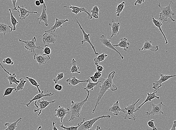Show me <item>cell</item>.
Listing matches in <instances>:
<instances>
[{
    "mask_svg": "<svg viewBox=\"0 0 176 130\" xmlns=\"http://www.w3.org/2000/svg\"><path fill=\"white\" fill-rule=\"evenodd\" d=\"M86 91L87 92V95L86 98L84 100L81 102H74V101H71L70 108L71 117L70 119L69 120V121H71L75 118H77L79 120H81L80 116L84 104L88 100L90 95L89 91Z\"/></svg>",
    "mask_w": 176,
    "mask_h": 130,
    "instance_id": "7a4b0ae2",
    "label": "cell"
},
{
    "mask_svg": "<svg viewBox=\"0 0 176 130\" xmlns=\"http://www.w3.org/2000/svg\"><path fill=\"white\" fill-rule=\"evenodd\" d=\"M96 66L97 71L102 72V71L104 70V67H102V66H101V65L98 64L96 65Z\"/></svg>",
    "mask_w": 176,
    "mask_h": 130,
    "instance_id": "7dc6e473",
    "label": "cell"
},
{
    "mask_svg": "<svg viewBox=\"0 0 176 130\" xmlns=\"http://www.w3.org/2000/svg\"><path fill=\"white\" fill-rule=\"evenodd\" d=\"M152 22H153L154 25L155 27H156L160 31L162 35H163V37H164L165 40V43L164 44L165 45H166V44H168V41H167V38H166L165 36V35L164 33H163L162 29V23H161V22L160 20H156V19L154 18L153 16H152Z\"/></svg>",
    "mask_w": 176,
    "mask_h": 130,
    "instance_id": "d4e9b609",
    "label": "cell"
},
{
    "mask_svg": "<svg viewBox=\"0 0 176 130\" xmlns=\"http://www.w3.org/2000/svg\"><path fill=\"white\" fill-rule=\"evenodd\" d=\"M56 123L55 122H52V125H53V130H59L57 128V127L56 126Z\"/></svg>",
    "mask_w": 176,
    "mask_h": 130,
    "instance_id": "816d5d0a",
    "label": "cell"
},
{
    "mask_svg": "<svg viewBox=\"0 0 176 130\" xmlns=\"http://www.w3.org/2000/svg\"><path fill=\"white\" fill-rule=\"evenodd\" d=\"M54 88L56 90L60 92L63 89V87H62V85H60V84H56L54 86Z\"/></svg>",
    "mask_w": 176,
    "mask_h": 130,
    "instance_id": "ee69618b",
    "label": "cell"
},
{
    "mask_svg": "<svg viewBox=\"0 0 176 130\" xmlns=\"http://www.w3.org/2000/svg\"><path fill=\"white\" fill-rule=\"evenodd\" d=\"M108 56V55L105 53H102L101 54L98 55L97 57L94 59V64L95 66L99 64L101 62L104 61Z\"/></svg>",
    "mask_w": 176,
    "mask_h": 130,
    "instance_id": "4dcf8cb0",
    "label": "cell"
},
{
    "mask_svg": "<svg viewBox=\"0 0 176 130\" xmlns=\"http://www.w3.org/2000/svg\"><path fill=\"white\" fill-rule=\"evenodd\" d=\"M20 82L18 84L17 86L16 87V89L14 90L16 92H19V91H21L23 89L25 86V85L27 82V81L25 80L23 78H20Z\"/></svg>",
    "mask_w": 176,
    "mask_h": 130,
    "instance_id": "74e56055",
    "label": "cell"
},
{
    "mask_svg": "<svg viewBox=\"0 0 176 130\" xmlns=\"http://www.w3.org/2000/svg\"><path fill=\"white\" fill-rule=\"evenodd\" d=\"M35 3V5L37 6H40V5H41V4H40L39 1L38 0H36Z\"/></svg>",
    "mask_w": 176,
    "mask_h": 130,
    "instance_id": "db71d44e",
    "label": "cell"
},
{
    "mask_svg": "<svg viewBox=\"0 0 176 130\" xmlns=\"http://www.w3.org/2000/svg\"><path fill=\"white\" fill-rule=\"evenodd\" d=\"M8 11L10 12L11 23H12V26H13V27H12L13 31H15L16 30V26L17 25L19 24V22L17 21L16 18L14 16L13 13L12 12L11 9L9 8L8 9Z\"/></svg>",
    "mask_w": 176,
    "mask_h": 130,
    "instance_id": "d6a6232c",
    "label": "cell"
},
{
    "mask_svg": "<svg viewBox=\"0 0 176 130\" xmlns=\"http://www.w3.org/2000/svg\"><path fill=\"white\" fill-rule=\"evenodd\" d=\"M85 121V119L83 118L82 121L79 123L78 125L77 126H71L70 127H66L63 126V124H61V125H59V127L61 128L62 129L64 130H78L79 127L80 126V125L83 124V123Z\"/></svg>",
    "mask_w": 176,
    "mask_h": 130,
    "instance_id": "1f68e13d",
    "label": "cell"
},
{
    "mask_svg": "<svg viewBox=\"0 0 176 130\" xmlns=\"http://www.w3.org/2000/svg\"><path fill=\"white\" fill-rule=\"evenodd\" d=\"M17 0H12V5L13 6V10L17 11L19 13V11H18L17 8H16V5Z\"/></svg>",
    "mask_w": 176,
    "mask_h": 130,
    "instance_id": "bcb514c9",
    "label": "cell"
},
{
    "mask_svg": "<svg viewBox=\"0 0 176 130\" xmlns=\"http://www.w3.org/2000/svg\"><path fill=\"white\" fill-rule=\"evenodd\" d=\"M16 73H13L10 75L6 76L7 79L9 81V85H12V84L14 83L16 85H18L20 82V79L17 80L16 79Z\"/></svg>",
    "mask_w": 176,
    "mask_h": 130,
    "instance_id": "f1b7e54d",
    "label": "cell"
},
{
    "mask_svg": "<svg viewBox=\"0 0 176 130\" xmlns=\"http://www.w3.org/2000/svg\"><path fill=\"white\" fill-rule=\"evenodd\" d=\"M18 9L19 10V13L20 14L19 15V19L21 20H23L25 19L26 18L28 17L30 13L33 14H38V12H30L27 10L25 8V7L24 5H22V6H18Z\"/></svg>",
    "mask_w": 176,
    "mask_h": 130,
    "instance_id": "e0dca14e",
    "label": "cell"
},
{
    "mask_svg": "<svg viewBox=\"0 0 176 130\" xmlns=\"http://www.w3.org/2000/svg\"><path fill=\"white\" fill-rule=\"evenodd\" d=\"M109 25L112 28L111 35L109 39L110 40L115 36L120 34L119 30L120 24L119 22H116L114 19H112V23H109Z\"/></svg>",
    "mask_w": 176,
    "mask_h": 130,
    "instance_id": "d6986e66",
    "label": "cell"
},
{
    "mask_svg": "<svg viewBox=\"0 0 176 130\" xmlns=\"http://www.w3.org/2000/svg\"><path fill=\"white\" fill-rule=\"evenodd\" d=\"M101 130V129L100 127V126H97V128L95 130ZM91 130H92V129H91Z\"/></svg>",
    "mask_w": 176,
    "mask_h": 130,
    "instance_id": "9f6ffc18",
    "label": "cell"
},
{
    "mask_svg": "<svg viewBox=\"0 0 176 130\" xmlns=\"http://www.w3.org/2000/svg\"><path fill=\"white\" fill-rule=\"evenodd\" d=\"M43 52L44 54L49 56L52 53V50L48 45H45L43 47Z\"/></svg>",
    "mask_w": 176,
    "mask_h": 130,
    "instance_id": "60d3db41",
    "label": "cell"
},
{
    "mask_svg": "<svg viewBox=\"0 0 176 130\" xmlns=\"http://www.w3.org/2000/svg\"><path fill=\"white\" fill-rule=\"evenodd\" d=\"M69 21V19H59L56 18L55 22L54 25L51 27L50 29L48 31H45V32L55 33L57 29L62 28V25L64 23Z\"/></svg>",
    "mask_w": 176,
    "mask_h": 130,
    "instance_id": "ffe728a7",
    "label": "cell"
},
{
    "mask_svg": "<svg viewBox=\"0 0 176 130\" xmlns=\"http://www.w3.org/2000/svg\"><path fill=\"white\" fill-rule=\"evenodd\" d=\"M37 20H39L38 23L40 24L41 22H44L45 26L46 27L48 26V15L47 14V6L45 3L43 4L42 12L39 17L37 19Z\"/></svg>",
    "mask_w": 176,
    "mask_h": 130,
    "instance_id": "7402d4cb",
    "label": "cell"
},
{
    "mask_svg": "<svg viewBox=\"0 0 176 130\" xmlns=\"http://www.w3.org/2000/svg\"><path fill=\"white\" fill-rule=\"evenodd\" d=\"M115 47H119V48H123L125 51H127L129 49V46H130V43L127 41V38L126 37L121 38L120 39V42L118 44L116 45H113Z\"/></svg>",
    "mask_w": 176,
    "mask_h": 130,
    "instance_id": "cb8c5ba5",
    "label": "cell"
},
{
    "mask_svg": "<svg viewBox=\"0 0 176 130\" xmlns=\"http://www.w3.org/2000/svg\"><path fill=\"white\" fill-rule=\"evenodd\" d=\"M89 77L94 83H97L98 82V79H97L96 77H94L93 76H90Z\"/></svg>",
    "mask_w": 176,
    "mask_h": 130,
    "instance_id": "681fc988",
    "label": "cell"
},
{
    "mask_svg": "<svg viewBox=\"0 0 176 130\" xmlns=\"http://www.w3.org/2000/svg\"><path fill=\"white\" fill-rule=\"evenodd\" d=\"M16 89V87H8L5 90L4 92V94L3 95V97H5V96H8L10 95L12 93L13 91Z\"/></svg>",
    "mask_w": 176,
    "mask_h": 130,
    "instance_id": "f35d334b",
    "label": "cell"
},
{
    "mask_svg": "<svg viewBox=\"0 0 176 130\" xmlns=\"http://www.w3.org/2000/svg\"><path fill=\"white\" fill-rule=\"evenodd\" d=\"M111 116L110 115H103L99 116V117H95L93 118L88 121H84L82 124L79 127V130H91L94 124L97 122L98 120L101 119H103L104 118L110 119Z\"/></svg>",
    "mask_w": 176,
    "mask_h": 130,
    "instance_id": "277c9868",
    "label": "cell"
},
{
    "mask_svg": "<svg viewBox=\"0 0 176 130\" xmlns=\"http://www.w3.org/2000/svg\"><path fill=\"white\" fill-rule=\"evenodd\" d=\"M159 47L157 45L153 46L151 41L145 40L143 46L141 49H138V52L144 51H150L152 52H156L159 50Z\"/></svg>",
    "mask_w": 176,
    "mask_h": 130,
    "instance_id": "ac0fdd59",
    "label": "cell"
},
{
    "mask_svg": "<svg viewBox=\"0 0 176 130\" xmlns=\"http://www.w3.org/2000/svg\"><path fill=\"white\" fill-rule=\"evenodd\" d=\"M77 62H76L75 58H73L71 61V63L70 65H72V67L70 69V72L74 74V73H77L78 74H80L81 72L79 71V69H80V67H77L76 65Z\"/></svg>",
    "mask_w": 176,
    "mask_h": 130,
    "instance_id": "f546056e",
    "label": "cell"
},
{
    "mask_svg": "<svg viewBox=\"0 0 176 130\" xmlns=\"http://www.w3.org/2000/svg\"><path fill=\"white\" fill-rule=\"evenodd\" d=\"M154 122V120H149L148 122V126L151 128H152V130H157V128H156V125H155Z\"/></svg>",
    "mask_w": 176,
    "mask_h": 130,
    "instance_id": "7bdbcfd3",
    "label": "cell"
},
{
    "mask_svg": "<svg viewBox=\"0 0 176 130\" xmlns=\"http://www.w3.org/2000/svg\"><path fill=\"white\" fill-rule=\"evenodd\" d=\"M125 6V2H121V3L118 5L116 9V16L117 17H119L120 16V13L122 12Z\"/></svg>",
    "mask_w": 176,
    "mask_h": 130,
    "instance_id": "d590c367",
    "label": "cell"
},
{
    "mask_svg": "<svg viewBox=\"0 0 176 130\" xmlns=\"http://www.w3.org/2000/svg\"><path fill=\"white\" fill-rule=\"evenodd\" d=\"M34 59L37 63H38L39 66H41L42 65L46 64L47 62L50 60V57L49 56L44 54H35L34 56Z\"/></svg>",
    "mask_w": 176,
    "mask_h": 130,
    "instance_id": "5bb4252c",
    "label": "cell"
},
{
    "mask_svg": "<svg viewBox=\"0 0 176 130\" xmlns=\"http://www.w3.org/2000/svg\"><path fill=\"white\" fill-rule=\"evenodd\" d=\"M141 100V98L138 99L136 102L133 103L131 105H127V107H125L124 109V110L125 111V114L126 115L125 116H123L124 117L125 119H126L127 118L128 116H130L133 117V120L136 121V119L137 116L134 115V113L136 112V105L137 103H138L140 100Z\"/></svg>",
    "mask_w": 176,
    "mask_h": 130,
    "instance_id": "8992f818",
    "label": "cell"
},
{
    "mask_svg": "<svg viewBox=\"0 0 176 130\" xmlns=\"http://www.w3.org/2000/svg\"><path fill=\"white\" fill-rule=\"evenodd\" d=\"M66 81L68 83L69 85L75 86L81 83H88V80H80L76 78L75 77H73L71 79H67Z\"/></svg>",
    "mask_w": 176,
    "mask_h": 130,
    "instance_id": "484cf974",
    "label": "cell"
},
{
    "mask_svg": "<svg viewBox=\"0 0 176 130\" xmlns=\"http://www.w3.org/2000/svg\"><path fill=\"white\" fill-rule=\"evenodd\" d=\"M2 63L4 64L7 65H13L14 64V62L12 61V58L9 57H8L4 59L2 61Z\"/></svg>",
    "mask_w": 176,
    "mask_h": 130,
    "instance_id": "b9f144b4",
    "label": "cell"
},
{
    "mask_svg": "<svg viewBox=\"0 0 176 130\" xmlns=\"http://www.w3.org/2000/svg\"><path fill=\"white\" fill-rule=\"evenodd\" d=\"M22 118L20 117L19 119L17 120L15 122L10 123L9 122L5 123L4 124V126H7V128L6 129L4 130H15L17 128V124H20L21 121H22Z\"/></svg>",
    "mask_w": 176,
    "mask_h": 130,
    "instance_id": "83f0119b",
    "label": "cell"
},
{
    "mask_svg": "<svg viewBox=\"0 0 176 130\" xmlns=\"http://www.w3.org/2000/svg\"><path fill=\"white\" fill-rule=\"evenodd\" d=\"M172 4H174L172 1H170L167 6H161L160 2H159L158 6L161 9V12L159 14V20L160 21L165 22L168 21V19H170L172 22H175V20L172 17L173 16H175V13L172 10L171 8Z\"/></svg>",
    "mask_w": 176,
    "mask_h": 130,
    "instance_id": "3957f363",
    "label": "cell"
},
{
    "mask_svg": "<svg viewBox=\"0 0 176 130\" xmlns=\"http://www.w3.org/2000/svg\"><path fill=\"white\" fill-rule=\"evenodd\" d=\"M55 110L56 112L55 116L60 119L61 124H63L62 122H63V118H65L66 115L70 114V108H65L64 107L60 105L58 106Z\"/></svg>",
    "mask_w": 176,
    "mask_h": 130,
    "instance_id": "30bf717a",
    "label": "cell"
},
{
    "mask_svg": "<svg viewBox=\"0 0 176 130\" xmlns=\"http://www.w3.org/2000/svg\"><path fill=\"white\" fill-rule=\"evenodd\" d=\"M19 42L24 43L25 48L27 50L34 53V54H36L35 51V49H43V47L40 46H37L36 45L35 43L37 41V38L35 37H33L31 40L24 41L19 39Z\"/></svg>",
    "mask_w": 176,
    "mask_h": 130,
    "instance_id": "5b68a950",
    "label": "cell"
},
{
    "mask_svg": "<svg viewBox=\"0 0 176 130\" xmlns=\"http://www.w3.org/2000/svg\"><path fill=\"white\" fill-rule=\"evenodd\" d=\"M0 66H1V67H2V68L3 69V70H4V71H5V72L7 73L8 74V75H10V74H11V73H9V72L7 71V70H6V69H5V68H4V66H2V64H1V62H0Z\"/></svg>",
    "mask_w": 176,
    "mask_h": 130,
    "instance_id": "f5cc1de1",
    "label": "cell"
},
{
    "mask_svg": "<svg viewBox=\"0 0 176 130\" xmlns=\"http://www.w3.org/2000/svg\"><path fill=\"white\" fill-rule=\"evenodd\" d=\"M115 74L116 72L113 71L109 73L106 79L101 77L98 79L100 83H101V85L100 87V90L97 98L95 107L92 110V114H94L97 107L100 104L101 99L108 90H110L112 92H115L117 90L118 87L113 82V79Z\"/></svg>",
    "mask_w": 176,
    "mask_h": 130,
    "instance_id": "6da1fadb",
    "label": "cell"
},
{
    "mask_svg": "<svg viewBox=\"0 0 176 130\" xmlns=\"http://www.w3.org/2000/svg\"><path fill=\"white\" fill-rule=\"evenodd\" d=\"M64 74L63 72L58 73L56 77L53 78V81L55 84H57L58 82L61 80L64 77Z\"/></svg>",
    "mask_w": 176,
    "mask_h": 130,
    "instance_id": "ab89813d",
    "label": "cell"
},
{
    "mask_svg": "<svg viewBox=\"0 0 176 130\" xmlns=\"http://www.w3.org/2000/svg\"><path fill=\"white\" fill-rule=\"evenodd\" d=\"M56 35L54 33L45 32L42 36L43 43L48 45L55 44L56 41Z\"/></svg>",
    "mask_w": 176,
    "mask_h": 130,
    "instance_id": "8fae6325",
    "label": "cell"
},
{
    "mask_svg": "<svg viewBox=\"0 0 176 130\" xmlns=\"http://www.w3.org/2000/svg\"><path fill=\"white\" fill-rule=\"evenodd\" d=\"M159 91V90H154L153 92H147V96L146 99L144 101V102L141 104L136 109V111H138L144 105L145 103L151 101L152 100L154 99H157V100H159L160 99V97L159 96H157L156 94L157 93L158 91Z\"/></svg>",
    "mask_w": 176,
    "mask_h": 130,
    "instance_id": "44dd1931",
    "label": "cell"
},
{
    "mask_svg": "<svg viewBox=\"0 0 176 130\" xmlns=\"http://www.w3.org/2000/svg\"><path fill=\"white\" fill-rule=\"evenodd\" d=\"M176 76L175 75H166V74H160V78L158 81H155L153 84V86L152 88L154 89V90H159V88L162 87V84L166 81H168L169 79L172 77H175Z\"/></svg>",
    "mask_w": 176,
    "mask_h": 130,
    "instance_id": "9c48e42d",
    "label": "cell"
},
{
    "mask_svg": "<svg viewBox=\"0 0 176 130\" xmlns=\"http://www.w3.org/2000/svg\"><path fill=\"white\" fill-rule=\"evenodd\" d=\"M41 128H42V126H39L37 130H40Z\"/></svg>",
    "mask_w": 176,
    "mask_h": 130,
    "instance_id": "6f0895ef",
    "label": "cell"
},
{
    "mask_svg": "<svg viewBox=\"0 0 176 130\" xmlns=\"http://www.w3.org/2000/svg\"><path fill=\"white\" fill-rule=\"evenodd\" d=\"M75 19L77 24H78L80 30H81V31H82L83 35H84V39L83 40L81 41V44H82V45H83V44H84V43H88L89 44V45H91V47H92V49L94 51V53H95V54L96 55H98V53H97V52H96V50H95V46L93 45L92 43H91V40H90L89 38L90 34H87V33L85 32V31H84V29L83 28V27H82L81 25L80 24V23L79 22L77 19L75 18Z\"/></svg>",
    "mask_w": 176,
    "mask_h": 130,
    "instance_id": "4fadbf2b",
    "label": "cell"
},
{
    "mask_svg": "<svg viewBox=\"0 0 176 130\" xmlns=\"http://www.w3.org/2000/svg\"><path fill=\"white\" fill-rule=\"evenodd\" d=\"M63 8H70L72 9V12L76 14H77L79 13H82V12H86L88 15V18L89 20H91L93 18L91 14L89 13L87 9L84 7H79L72 6L71 5H70L69 6H63Z\"/></svg>",
    "mask_w": 176,
    "mask_h": 130,
    "instance_id": "2e32d148",
    "label": "cell"
},
{
    "mask_svg": "<svg viewBox=\"0 0 176 130\" xmlns=\"http://www.w3.org/2000/svg\"><path fill=\"white\" fill-rule=\"evenodd\" d=\"M152 110L150 112H146L145 115L148 117L151 116L158 115L160 114H164V113L162 111L163 106H166L163 104V102H160L157 104L152 103Z\"/></svg>",
    "mask_w": 176,
    "mask_h": 130,
    "instance_id": "ba28073f",
    "label": "cell"
},
{
    "mask_svg": "<svg viewBox=\"0 0 176 130\" xmlns=\"http://www.w3.org/2000/svg\"><path fill=\"white\" fill-rule=\"evenodd\" d=\"M100 9L97 6H95L92 8L91 11V15L92 17L95 19L99 18V12Z\"/></svg>",
    "mask_w": 176,
    "mask_h": 130,
    "instance_id": "836d02e7",
    "label": "cell"
},
{
    "mask_svg": "<svg viewBox=\"0 0 176 130\" xmlns=\"http://www.w3.org/2000/svg\"><path fill=\"white\" fill-rule=\"evenodd\" d=\"M37 101L39 103V105L38 106V109H34V112L35 113H36L37 111H39L38 114V116H40L42 113L43 110L45 109L50 104L52 103H54L56 102V100H54L52 101H48V100H45L43 98H42V100H39Z\"/></svg>",
    "mask_w": 176,
    "mask_h": 130,
    "instance_id": "9a60e30c",
    "label": "cell"
},
{
    "mask_svg": "<svg viewBox=\"0 0 176 130\" xmlns=\"http://www.w3.org/2000/svg\"><path fill=\"white\" fill-rule=\"evenodd\" d=\"M100 83L99 81L97 83H94L91 82L89 79H88V82L86 87L84 88V90L86 91L91 90L93 91L94 87L97 86Z\"/></svg>",
    "mask_w": 176,
    "mask_h": 130,
    "instance_id": "8d00e7d4",
    "label": "cell"
},
{
    "mask_svg": "<svg viewBox=\"0 0 176 130\" xmlns=\"http://www.w3.org/2000/svg\"><path fill=\"white\" fill-rule=\"evenodd\" d=\"M26 79L28 80V81L30 82V83L32 85L35 87H37V90H38L39 93H40V92H41V91L39 88V87L40 85H41V84H38V82L36 81V80L35 79L31 78V77H26Z\"/></svg>",
    "mask_w": 176,
    "mask_h": 130,
    "instance_id": "e575fe53",
    "label": "cell"
},
{
    "mask_svg": "<svg viewBox=\"0 0 176 130\" xmlns=\"http://www.w3.org/2000/svg\"><path fill=\"white\" fill-rule=\"evenodd\" d=\"M145 0H136L134 3V5L135 6H136L137 4H139V5H141L143 3L145 2Z\"/></svg>",
    "mask_w": 176,
    "mask_h": 130,
    "instance_id": "c3c4849f",
    "label": "cell"
},
{
    "mask_svg": "<svg viewBox=\"0 0 176 130\" xmlns=\"http://www.w3.org/2000/svg\"><path fill=\"white\" fill-rule=\"evenodd\" d=\"M55 93H52V92H48V90L47 91L46 94H44V91H41L40 93H39L35 95L32 99L30 100V101L27 103H20V105H24L27 106V107H30V105L32 103V102L35 101L34 105H35L37 108H38V106L37 104V101L39 100L42 99V98L45 97H49L55 95Z\"/></svg>",
    "mask_w": 176,
    "mask_h": 130,
    "instance_id": "52a82bcc",
    "label": "cell"
},
{
    "mask_svg": "<svg viewBox=\"0 0 176 130\" xmlns=\"http://www.w3.org/2000/svg\"><path fill=\"white\" fill-rule=\"evenodd\" d=\"M38 1H39L40 3L41 4H43L45 3L44 0H38Z\"/></svg>",
    "mask_w": 176,
    "mask_h": 130,
    "instance_id": "11a10c76",
    "label": "cell"
},
{
    "mask_svg": "<svg viewBox=\"0 0 176 130\" xmlns=\"http://www.w3.org/2000/svg\"><path fill=\"white\" fill-rule=\"evenodd\" d=\"M102 72L96 71L94 74V77H96L97 79H99L101 77H102Z\"/></svg>",
    "mask_w": 176,
    "mask_h": 130,
    "instance_id": "f6af8a7d",
    "label": "cell"
},
{
    "mask_svg": "<svg viewBox=\"0 0 176 130\" xmlns=\"http://www.w3.org/2000/svg\"><path fill=\"white\" fill-rule=\"evenodd\" d=\"M176 121H175L173 122V124L172 127L170 128V130H176Z\"/></svg>",
    "mask_w": 176,
    "mask_h": 130,
    "instance_id": "f907efd6",
    "label": "cell"
},
{
    "mask_svg": "<svg viewBox=\"0 0 176 130\" xmlns=\"http://www.w3.org/2000/svg\"><path fill=\"white\" fill-rule=\"evenodd\" d=\"M100 41L102 45L104 46H105L117 52L120 55V57L122 59H124V56H123L120 52L118 51L117 50V49L115 47L113 46V45L112 44L111 41L110 40L108 39L106 36L104 35H101Z\"/></svg>",
    "mask_w": 176,
    "mask_h": 130,
    "instance_id": "7c38bea8",
    "label": "cell"
},
{
    "mask_svg": "<svg viewBox=\"0 0 176 130\" xmlns=\"http://www.w3.org/2000/svg\"><path fill=\"white\" fill-rule=\"evenodd\" d=\"M109 130H112L110 128H109Z\"/></svg>",
    "mask_w": 176,
    "mask_h": 130,
    "instance_id": "680465c9",
    "label": "cell"
},
{
    "mask_svg": "<svg viewBox=\"0 0 176 130\" xmlns=\"http://www.w3.org/2000/svg\"><path fill=\"white\" fill-rule=\"evenodd\" d=\"M12 31L13 28L10 26L4 23H0V34L2 33L5 36L6 34L12 32Z\"/></svg>",
    "mask_w": 176,
    "mask_h": 130,
    "instance_id": "4316f807",
    "label": "cell"
},
{
    "mask_svg": "<svg viewBox=\"0 0 176 130\" xmlns=\"http://www.w3.org/2000/svg\"><path fill=\"white\" fill-rule=\"evenodd\" d=\"M109 111L116 116H119L120 111L123 112L125 114V111H124V109H122L120 108L118 100H117L115 103L113 104L111 107L109 108Z\"/></svg>",
    "mask_w": 176,
    "mask_h": 130,
    "instance_id": "603a6c76",
    "label": "cell"
}]
</instances>
